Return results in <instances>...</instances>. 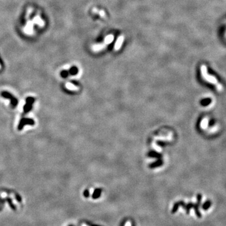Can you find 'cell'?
Returning <instances> with one entry per match:
<instances>
[{
	"label": "cell",
	"instance_id": "cell-1",
	"mask_svg": "<svg viewBox=\"0 0 226 226\" xmlns=\"http://www.w3.org/2000/svg\"><path fill=\"white\" fill-rule=\"evenodd\" d=\"M202 195L198 194V195H197V200H198L197 204H192V203H190V204H188V205H185V204H183V202H179V205H183V207H184L185 209H186L187 213V214H188L189 213L190 208H194V210H195V214H196V215L197 216V217H198V218H200V217H202V214H201V213L199 212L198 207H199L200 205L201 201H202Z\"/></svg>",
	"mask_w": 226,
	"mask_h": 226
},
{
	"label": "cell",
	"instance_id": "cell-2",
	"mask_svg": "<svg viewBox=\"0 0 226 226\" xmlns=\"http://www.w3.org/2000/svg\"><path fill=\"white\" fill-rule=\"evenodd\" d=\"M32 21H33V23L37 24L40 27H44V25H45V22H44L43 19H42V18H41V17H40V15H39V14L37 15V16H35V17L34 18H33V20H32Z\"/></svg>",
	"mask_w": 226,
	"mask_h": 226
},
{
	"label": "cell",
	"instance_id": "cell-3",
	"mask_svg": "<svg viewBox=\"0 0 226 226\" xmlns=\"http://www.w3.org/2000/svg\"><path fill=\"white\" fill-rule=\"evenodd\" d=\"M33 21H31V20H30V19H28V21H27V26L25 28H24V30H25V33H28V34H30L31 33L32 31H33Z\"/></svg>",
	"mask_w": 226,
	"mask_h": 226
},
{
	"label": "cell",
	"instance_id": "cell-4",
	"mask_svg": "<svg viewBox=\"0 0 226 226\" xmlns=\"http://www.w3.org/2000/svg\"><path fill=\"white\" fill-rule=\"evenodd\" d=\"M25 124H34V122H33V120H31V119H22L21 121V122L19 123V130H21L22 129L23 127L25 126Z\"/></svg>",
	"mask_w": 226,
	"mask_h": 226
},
{
	"label": "cell",
	"instance_id": "cell-5",
	"mask_svg": "<svg viewBox=\"0 0 226 226\" xmlns=\"http://www.w3.org/2000/svg\"><path fill=\"white\" fill-rule=\"evenodd\" d=\"M2 95H3V97H5L10 99L11 101V104H12V105H13V106H15L16 105H17V99L14 98L13 97H12L11 94H8V92H3V93H2Z\"/></svg>",
	"mask_w": 226,
	"mask_h": 226
},
{
	"label": "cell",
	"instance_id": "cell-6",
	"mask_svg": "<svg viewBox=\"0 0 226 226\" xmlns=\"http://www.w3.org/2000/svg\"><path fill=\"white\" fill-rule=\"evenodd\" d=\"M27 104H26L25 106V108H24V111L25 112V113L28 112L29 109L31 108V104L34 101V99L33 98H31V97H29V98L27 99Z\"/></svg>",
	"mask_w": 226,
	"mask_h": 226
},
{
	"label": "cell",
	"instance_id": "cell-7",
	"mask_svg": "<svg viewBox=\"0 0 226 226\" xmlns=\"http://www.w3.org/2000/svg\"><path fill=\"white\" fill-rule=\"evenodd\" d=\"M66 87L67 89L70 90V91H77L78 90H79V87H78L75 86V85H74L72 84V83H70V82H67L66 84Z\"/></svg>",
	"mask_w": 226,
	"mask_h": 226
},
{
	"label": "cell",
	"instance_id": "cell-8",
	"mask_svg": "<svg viewBox=\"0 0 226 226\" xmlns=\"http://www.w3.org/2000/svg\"><path fill=\"white\" fill-rule=\"evenodd\" d=\"M212 103V99L210 98H205L201 100L200 101V104L201 106H204V107H205V106H208L210 103Z\"/></svg>",
	"mask_w": 226,
	"mask_h": 226
},
{
	"label": "cell",
	"instance_id": "cell-9",
	"mask_svg": "<svg viewBox=\"0 0 226 226\" xmlns=\"http://www.w3.org/2000/svg\"><path fill=\"white\" fill-rule=\"evenodd\" d=\"M211 205H212V201L208 200L206 201V202H205L203 204V205H202L203 210H208V208L210 207Z\"/></svg>",
	"mask_w": 226,
	"mask_h": 226
},
{
	"label": "cell",
	"instance_id": "cell-10",
	"mask_svg": "<svg viewBox=\"0 0 226 226\" xmlns=\"http://www.w3.org/2000/svg\"><path fill=\"white\" fill-rule=\"evenodd\" d=\"M33 8L32 7H29L28 8V10H27V14H26V18H27V19H29V18H30V16H31V14L32 13V12H33Z\"/></svg>",
	"mask_w": 226,
	"mask_h": 226
},
{
	"label": "cell",
	"instance_id": "cell-11",
	"mask_svg": "<svg viewBox=\"0 0 226 226\" xmlns=\"http://www.w3.org/2000/svg\"><path fill=\"white\" fill-rule=\"evenodd\" d=\"M122 42V38H119V40H118V42L116 43V45H115V49L116 50H118L120 48V47L121 46V43Z\"/></svg>",
	"mask_w": 226,
	"mask_h": 226
},
{
	"label": "cell",
	"instance_id": "cell-12",
	"mask_svg": "<svg viewBox=\"0 0 226 226\" xmlns=\"http://www.w3.org/2000/svg\"><path fill=\"white\" fill-rule=\"evenodd\" d=\"M100 194H101V191H100L99 190H97L95 192V193H94L93 198H97L99 196Z\"/></svg>",
	"mask_w": 226,
	"mask_h": 226
},
{
	"label": "cell",
	"instance_id": "cell-13",
	"mask_svg": "<svg viewBox=\"0 0 226 226\" xmlns=\"http://www.w3.org/2000/svg\"><path fill=\"white\" fill-rule=\"evenodd\" d=\"M113 36L112 35H109V36H108V37H107V38H106V43H109V42H112V40H113Z\"/></svg>",
	"mask_w": 226,
	"mask_h": 226
},
{
	"label": "cell",
	"instance_id": "cell-14",
	"mask_svg": "<svg viewBox=\"0 0 226 226\" xmlns=\"http://www.w3.org/2000/svg\"><path fill=\"white\" fill-rule=\"evenodd\" d=\"M124 226H132V224H131V222L130 221V220H128V221L125 223Z\"/></svg>",
	"mask_w": 226,
	"mask_h": 226
},
{
	"label": "cell",
	"instance_id": "cell-15",
	"mask_svg": "<svg viewBox=\"0 0 226 226\" xmlns=\"http://www.w3.org/2000/svg\"><path fill=\"white\" fill-rule=\"evenodd\" d=\"M84 195H85V197H88V195H89V193H88V191H85V192Z\"/></svg>",
	"mask_w": 226,
	"mask_h": 226
},
{
	"label": "cell",
	"instance_id": "cell-16",
	"mask_svg": "<svg viewBox=\"0 0 226 226\" xmlns=\"http://www.w3.org/2000/svg\"><path fill=\"white\" fill-rule=\"evenodd\" d=\"M82 226H87V225L85 224H82Z\"/></svg>",
	"mask_w": 226,
	"mask_h": 226
},
{
	"label": "cell",
	"instance_id": "cell-17",
	"mask_svg": "<svg viewBox=\"0 0 226 226\" xmlns=\"http://www.w3.org/2000/svg\"><path fill=\"white\" fill-rule=\"evenodd\" d=\"M1 69V64H0V70Z\"/></svg>",
	"mask_w": 226,
	"mask_h": 226
}]
</instances>
